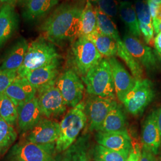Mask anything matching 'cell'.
<instances>
[{
    "instance_id": "6da1fadb",
    "label": "cell",
    "mask_w": 161,
    "mask_h": 161,
    "mask_svg": "<svg viewBox=\"0 0 161 161\" xmlns=\"http://www.w3.org/2000/svg\"><path fill=\"white\" fill-rule=\"evenodd\" d=\"M82 3H66L57 7L41 25L46 40L54 44L72 42L79 36Z\"/></svg>"
},
{
    "instance_id": "7a4b0ae2",
    "label": "cell",
    "mask_w": 161,
    "mask_h": 161,
    "mask_svg": "<svg viewBox=\"0 0 161 161\" xmlns=\"http://www.w3.org/2000/svg\"><path fill=\"white\" fill-rule=\"evenodd\" d=\"M81 79L89 94L115 100L114 82L108 59L102 58Z\"/></svg>"
},
{
    "instance_id": "3957f363",
    "label": "cell",
    "mask_w": 161,
    "mask_h": 161,
    "mask_svg": "<svg viewBox=\"0 0 161 161\" xmlns=\"http://www.w3.org/2000/svg\"><path fill=\"white\" fill-rule=\"evenodd\" d=\"M86 103L81 102L72 108L60 123V134L56 143V153H62L76 140L86 121Z\"/></svg>"
},
{
    "instance_id": "277c9868",
    "label": "cell",
    "mask_w": 161,
    "mask_h": 161,
    "mask_svg": "<svg viewBox=\"0 0 161 161\" xmlns=\"http://www.w3.org/2000/svg\"><path fill=\"white\" fill-rule=\"evenodd\" d=\"M102 57L91 41L86 36H80L72 42L68 64L70 68L83 77L103 58Z\"/></svg>"
},
{
    "instance_id": "5b68a950",
    "label": "cell",
    "mask_w": 161,
    "mask_h": 161,
    "mask_svg": "<svg viewBox=\"0 0 161 161\" xmlns=\"http://www.w3.org/2000/svg\"><path fill=\"white\" fill-rule=\"evenodd\" d=\"M60 58L54 44L40 36L28 44L23 64L17 72V76L24 77L29 72Z\"/></svg>"
},
{
    "instance_id": "8992f818",
    "label": "cell",
    "mask_w": 161,
    "mask_h": 161,
    "mask_svg": "<svg viewBox=\"0 0 161 161\" xmlns=\"http://www.w3.org/2000/svg\"><path fill=\"white\" fill-rule=\"evenodd\" d=\"M55 147L56 144L42 146L25 138L12 146L6 161H56Z\"/></svg>"
},
{
    "instance_id": "52a82bcc",
    "label": "cell",
    "mask_w": 161,
    "mask_h": 161,
    "mask_svg": "<svg viewBox=\"0 0 161 161\" xmlns=\"http://www.w3.org/2000/svg\"><path fill=\"white\" fill-rule=\"evenodd\" d=\"M155 97L153 85L147 79L137 80L122 101L127 111L133 115L142 114Z\"/></svg>"
},
{
    "instance_id": "ba28073f",
    "label": "cell",
    "mask_w": 161,
    "mask_h": 161,
    "mask_svg": "<svg viewBox=\"0 0 161 161\" xmlns=\"http://www.w3.org/2000/svg\"><path fill=\"white\" fill-rule=\"evenodd\" d=\"M66 105L72 108L80 103L84 92V85L77 73L71 68L59 75L56 82Z\"/></svg>"
},
{
    "instance_id": "9c48e42d",
    "label": "cell",
    "mask_w": 161,
    "mask_h": 161,
    "mask_svg": "<svg viewBox=\"0 0 161 161\" xmlns=\"http://www.w3.org/2000/svg\"><path fill=\"white\" fill-rule=\"evenodd\" d=\"M37 92L41 111L46 118H58L66 110L67 105L56 84Z\"/></svg>"
},
{
    "instance_id": "30bf717a",
    "label": "cell",
    "mask_w": 161,
    "mask_h": 161,
    "mask_svg": "<svg viewBox=\"0 0 161 161\" xmlns=\"http://www.w3.org/2000/svg\"><path fill=\"white\" fill-rule=\"evenodd\" d=\"M116 104L115 99L91 95L85 107L89 130L98 131L107 115Z\"/></svg>"
},
{
    "instance_id": "8fae6325",
    "label": "cell",
    "mask_w": 161,
    "mask_h": 161,
    "mask_svg": "<svg viewBox=\"0 0 161 161\" xmlns=\"http://www.w3.org/2000/svg\"><path fill=\"white\" fill-rule=\"evenodd\" d=\"M122 41L128 51L147 70H154L158 68V60L153 50L138 38L128 33L124 35Z\"/></svg>"
},
{
    "instance_id": "7c38bea8",
    "label": "cell",
    "mask_w": 161,
    "mask_h": 161,
    "mask_svg": "<svg viewBox=\"0 0 161 161\" xmlns=\"http://www.w3.org/2000/svg\"><path fill=\"white\" fill-rule=\"evenodd\" d=\"M28 133L25 139L42 146L56 144L60 134V124L50 119L42 118Z\"/></svg>"
},
{
    "instance_id": "4fadbf2b",
    "label": "cell",
    "mask_w": 161,
    "mask_h": 161,
    "mask_svg": "<svg viewBox=\"0 0 161 161\" xmlns=\"http://www.w3.org/2000/svg\"><path fill=\"white\" fill-rule=\"evenodd\" d=\"M60 58L51 63L29 72L24 77L34 86L37 92L48 86L56 84L59 76Z\"/></svg>"
},
{
    "instance_id": "5bb4252c",
    "label": "cell",
    "mask_w": 161,
    "mask_h": 161,
    "mask_svg": "<svg viewBox=\"0 0 161 161\" xmlns=\"http://www.w3.org/2000/svg\"><path fill=\"white\" fill-rule=\"evenodd\" d=\"M108 60L112 70L116 96L122 103L124 98L133 88L137 80L115 57L108 58Z\"/></svg>"
},
{
    "instance_id": "9a60e30c",
    "label": "cell",
    "mask_w": 161,
    "mask_h": 161,
    "mask_svg": "<svg viewBox=\"0 0 161 161\" xmlns=\"http://www.w3.org/2000/svg\"><path fill=\"white\" fill-rule=\"evenodd\" d=\"M17 109V126L19 131L22 133L28 132L42 118L37 97L18 107Z\"/></svg>"
},
{
    "instance_id": "2e32d148",
    "label": "cell",
    "mask_w": 161,
    "mask_h": 161,
    "mask_svg": "<svg viewBox=\"0 0 161 161\" xmlns=\"http://www.w3.org/2000/svg\"><path fill=\"white\" fill-rule=\"evenodd\" d=\"M36 93V90L28 80L18 76L4 92L17 108L35 97Z\"/></svg>"
},
{
    "instance_id": "e0dca14e",
    "label": "cell",
    "mask_w": 161,
    "mask_h": 161,
    "mask_svg": "<svg viewBox=\"0 0 161 161\" xmlns=\"http://www.w3.org/2000/svg\"><path fill=\"white\" fill-rule=\"evenodd\" d=\"M28 48V43L25 39L18 40L6 52L0 63V70L17 73L23 64Z\"/></svg>"
},
{
    "instance_id": "ac0fdd59",
    "label": "cell",
    "mask_w": 161,
    "mask_h": 161,
    "mask_svg": "<svg viewBox=\"0 0 161 161\" xmlns=\"http://www.w3.org/2000/svg\"><path fill=\"white\" fill-rule=\"evenodd\" d=\"M19 18L14 4L6 3L0 10V48L18 29Z\"/></svg>"
},
{
    "instance_id": "d6986e66",
    "label": "cell",
    "mask_w": 161,
    "mask_h": 161,
    "mask_svg": "<svg viewBox=\"0 0 161 161\" xmlns=\"http://www.w3.org/2000/svg\"><path fill=\"white\" fill-rule=\"evenodd\" d=\"M95 138L98 144L109 149L130 151L132 148L131 139L127 130L116 132L97 131Z\"/></svg>"
},
{
    "instance_id": "ffe728a7",
    "label": "cell",
    "mask_w": 161,
    "mask_h": 161,
    "mask_svg": "<svg viewBox=\"0 0 161 161\" xmlns=\"http://www.w3.org/2000/svg\"><path fill=\"white\" fill-rule=\"evenodd\" d=\"M143 147L157 155L161 146V136L156 119L155 111H153L145 119L142 131Z\"/></svg>"
},
{
    "instance_id": "44dd1931",
    "label": "cell",
    "mask_w": 161,
    "mask_h": 161,
    "mask_svg": "<svg viewBox=\"0 0 161 161\" xmlns=\"http://www.w3.org/2000/svg\"><path fill=\"white\" fill-rule=\"evenodd\" d=\"M106 35L114 39L117 43L118 52L117 56L125 63L128 68L130 69L132 76L136 80L142 79L143 75V69L142 66L138 63L132 55L128 51L123 41L121 40L116 25L114 26L108 31Z\"/></svg>"
},
{
    "instance_id": "7402d4cb",
    "label": "cell",
    "mask_w": 161,
    "mask_h": 161,
    "mask_svg": "<svg viewBox=\"0 0 161 161\" xmlns=\"http://www.w3.org/2000/svg\"><path fill=\"white\" fill-rule=\"evenodd\" d=\"M58 0H29L23 6L22 17L28 22H33L46 16L58 3Z\"/></svg>"
},
{
    "instance_id": "603a6c76",
    "label": "cell",
    "mask_w": 161,
    "mask_h": 161,
    "mask_svg": "<svg viewBox=\"0 0 161 161\" xmlns=\"http://www.w3.org/2000/svg\"><path fill=\"white\" fill-rule=\"evenodd\" d=\"M86 136L76 139L68 149L64 151L56 161H90Z\"/></svg>"
},
{
    "instance_id": "cb8c5ba5",
    "label": "cell",
    "mask_w": 161,
    "mask_h": 161,
    "mask_svg": "<svg viewBox=\"0 0 161 161\" xmlns=\"http://www.w3.org/2000/svg\"><path fill=\"white\" fill-rule=\"evenodd\" d=\"M86 37L94 44L102 56L110 58L117 56V43L112 38L100 33L97 29Z\"/></svg>"
},
{
    "instance_id": "d4e9b609",
    "label": "cell",
    "mask_w": 161,
    "mask_h": 161,
    "mask_svg": "<svg viewBox=\"0 0 161 161\" xmlns=\"http://www.w3.org/2000/svg\"><path fill=\"white\" fill-rule=\"evenodd\" d=\"M126 130L125 115L117 103L107 115L98 131L116 132Z\"/></svg>"
},
{
    "instance_id": "484cf974",
    "label": "cell",
    "mask_w": 161,
    "mask_h": 161,
    "mask_svg": "<svg viewBox=\"0 0 161 161\" xmlns=\"http://www.w3.org/2000/svg\"><path fill=\"white\" fill-rule=\"evenodd\" d=\"M97 29L96 6L91 2H86L81 13L80 36H87Z\"/></svg>"
},
{
    "instance_id": "4316f807",
    "label": "cell",
    "mask_w": 161,
    "mask_h": 161,
    "mask_svg": "<svg viewBox=\"0 0 161 161\" xmlns=\"http://www.w3.org/2000/svg\"><path fill=\"white\" fill-rule=\"evenodd\" d=\"M119 14L122 21L128 29L129 34L136 38L140 37L142 34L139 23L135 8L132 4L130 2L120 3Z\"/></svg>"
},
{
    "instance_id": "83f0119b",
    "label": "cell",
    "mask_w": 161,
    "mask_h": 161,
    "mask_svg": "<svg viewBox=\"0 0 161 161\" xmlns=\"http://www.w3.org/2000/svg\"><path fill=\"white\" fill-rule=\"evenodd\" d=\"M17 137V133L13 126L0 116V158L12 147Z\"/></svg>"
},
{
    "instance_id": "f1b7e54d",
    "label": "cell",
    "mask_w": 161,
    "mask_h": 161,
    "mask_svg": "<svg viewBox=\"0 0 161 161\" xmlns=\"http://www.w3.org/2000/svg\"><path fill=\"white\" fill-rule=\"evenodd\" d=\"M130 151H117L98 144L94 149V161H126Z\"/></svg>"
},
{
    "instance_id": "f546056e",
    "label": "cell",
    "mask_w": 161,
    "mask_h": 161,
    "mask_svg": "<svg viewBox=\"0 0 161 161\" xmlns=\"http://www.w3.org/2000/svg\"><path fill=\"white\" fill-rule=\"evenodd\" d=\"M0 116L10 125L17 124V107L4 93L0 94Z\"/></svg>"
},
{
    "instance_id": "4dcf8cb0",
    "label": "cell",
    "mask_w": 161,
    "mask_h": 161,
    "mask_svg": "<svg viewBox=\"0 0 161 161\" xmlns=\"http://www.w3.org/2000/svg\"><path fill=\"white\" fill-rule=\"evenodd\" d=\"M135 10L138 23L153 25L152 18L150 12L147 0H136L135 2Z\"/></svg>"
},
{
    "instance_id": "1f68e13d",
    "label": "cell",
    "mask_w": 161,
    "mask_h": 161,
    "mask_svg": "<svg viewBox=\"0 0 161 161\" xmlns=\"http://www.w3.org/2000/svg\"><path fill=\"white\" fill-rule=\"evenodd\" d=\"M98 8L110 18H114L119 12L118 0H99L97 3Z\"/></svg>"
},
{
    "instance_id": "d6a6232c",
    "label": "cell",
    "mask_w": 161,
    "mask_h": 161,
    "mask_svg": "<svg viewBox=\"0 0 161 161\" xmlns=\"http://www.w3.org/2000/svg\"><path fill=\"white\" fill-rule=\"evenodd\" d=\"M17 73L0 70V94L4 93L6 89L17 78Z\"/></svg>"
},
{
    "instance_id": "836d02e7",
    "label": "cell",
    "mask_w": 161,
    "mask_h": 161,
    "mask_svg": "<svg viewBox=\"0 0 161 161\" xmlns=\"http://www.w3.org/2000/svg\"><path fill=\"white\" fill-rule=\"evenodd\" d=\"M139 28L141 34L143 35L144 41L147 44H150L153 40L154 35V28L153 25H148L139 23Z\"/></svg>"
},
{
    "instance_id": "e575fe53",
    "label": "cell",
    "mask_w": 161,
    "mask_h": 161,
    "mask_svg": "<svg viewBox=\"0 0 161 161\" xmlns=\"http://www.w3.org/2000/svg\"><path fill=\"white\" fill-rule=\"evenodd\" d=\"M142 153V149L138 144H132V148L130 152L126 161H139Z\"/></svg>"
},
{
    "instance_id": "d590c367",
    "label": "cell",
    "mask_w": 161,
    "mask_h": 161,
    "mask_svg": "<svg viewBox=\"0 0 161 161\" xmlns=\"http://www.w3.org/2000/svg\"><path fill=\"white\" fill-rule=\"evenodd\" d=\"M139 161H158V160L156 158L155 155L143 147Z\"/></svg>"
},
{
    "instance_id": "8d00e7d4",
    "label": "cell",
    "mask_w": 161,
    "mask_h": 161,
    "mask_svg": "<svg viewBox=\"0 0 161 161\" xmlns=\"http://www.w3.org/2000/svg\"><path fill=\"white\" fill-rule=\"evenodd\" d=\"M154 43L156 50L161 58V32L156 35Z\"/></svg>"
},
{
    "instance_id": "74e56055",
    "label": "cell",
    "mask_w": 161,
    "mask_h": 161,
    "mask_svg": "<svg viewBox=\"0 0 161 161\" xmlns=\"http://www.w3.org/2000/svg\"><path fill=\"white\" fill-rule=\"evenodd\" d=\"M152 23L153 25L161 23V5L158 7L155 17L152 19Z\"/></svg>"
},
{
    "instance_id": "f35d334b",
    "label": "cell",
    "mask_w": 161,
    "mask_h": 161,
    "mask_svg": "<svg viewBox=\"0 0 161 161\" xmlns=\"http://www.w3.org/2000/svg\"><path fill=\"white\" fill-rule=\"evenodd\" d=\"M156 119L161 136V107L155 110Z\"/></svg>"
},
{
    "instance_id": "ab89813d",
    "label": "cell",
    "mask_w": 161,
    "mask_h": 161,
    "mask_svg": "<svg viewBox=\"0 0 161 161\" xmlns=\"http://www.w3.org/2000/svg\"><path fill=\"white\" fill-rule=\"evenodd\" d=\"M153 28H154V31H155V34H158V33L161 32V23L156 24V25H153Z\"/></svg>"
},
{
    "instance_id": "60d3db41",
    "label": "cell",
    "mask_w": 161,
    "mask_h": 161,
    "mask_svg": "<svg viewBox=\"0 0 161 161\" xmlns=\"http://www.w3.org/2000/svg\"><path fill=\"white\" fill-rule=\"evenodd\" d=\"M16 0H0V2L2 3H9V4H16Z\"/></svg>"
},
{
    "instance_id": "b9f144b4",
    "label": "cell",
    "mask_w": 161,
    "mask_h": 161,
    "mask_svg": "<svg viewBox=\"0 0 161 161\" xmlns=\"http://www.w3.org/2000/svg\"><path fill=\"white\" fill-rule=\"evenodd\" d=\"M29 0H16V3H17L18 4L20 5V6H23Z\"/></svg>"
},
{
    "instance_id": "7bdbcfd3",
    "label": "cell",
    "mask_w": 161,
    "mask_h": 161,
    "mask_svg": "<svg viewBox=\"0 0 161 161\" xmlns=\"http://www.w3.org/2000/svg\"><path fill=\"white\" fill-rule=\"evenodd\" d=\"M78 1L81 3H86V2H88V1L91 2L92 3H97L99 0H78Z\"/></svg>"
},
{
    "instance_id": "ee69618b",
    "label": "cell",
    "mask_w": 161,
    "mask_h": 161,
    "mask_svg": "<svg viewBox=\"0 0 161 161\" xmlns=\"http://www.w3.org/2000/svg\"><path fill=\"white\" fill-rule=\"evenodd\" d=\"M150 1L154 3L155 4H157V5H159V6L161 5V0H150Z\"/></svg>"
},
{
    "instance_id": "f6af8a7d",
    "label": "cell",
    "mask_w": 161,
    "mask_h": 161,
    "mask_svg": "<svg viewBox=\"0 0 161 161\" xmlns=\"http://www.w3.org/2000/svg\"><path fill=\"white\" fill-rule=\"evenodd\" d=\"M130 0H118L119 3H127V2H130Z\"/></svg>"
},
{
    "instance_id": "bcb514c9",
    "label": "cell",
    "mask_w": 161,
    "mask_h": 161,
    "mask_svg": "<svg viewBox=\"0 0 161 161\" xmlns=\"http://www.w3.org/2000/svg\"><path fill=\"white\" fill-rule=\"evenodd\" d=\"M0 3H1V2H0ZM0 7H1V3H0ZM0 10H1V9H0Z\"/></svg>"
},
{
    "instance_id": "7dc6e473",
    "label": "cell",
    "mask_w": 161,
    "mask_h": 161,
    "mask_svg": "<svg viewBox=\"0 0 161 161\" xmlns=\"http://www.w3.org/2000/svg\"></svg>"
}]
</instances>
